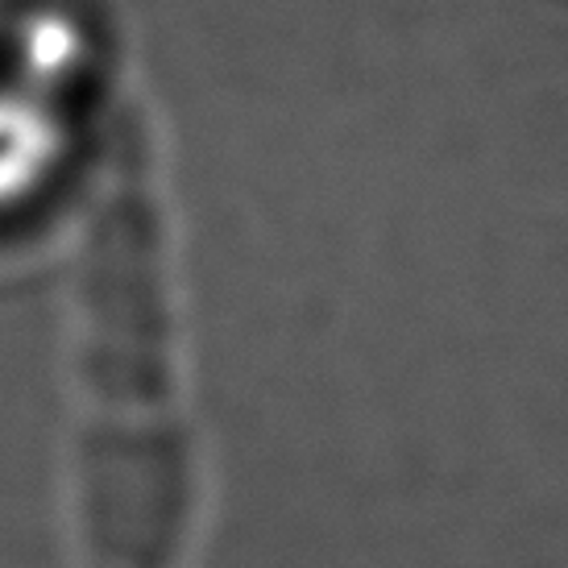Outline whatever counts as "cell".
<instances>
[{"instance_id":"obj_1","label":"cell","mask_w":568,"mask_h":568,"mask_svg":"<svg viewBox=\"0 0 568 568\" xmlns=\"http://www.w3.org/2000/svg\"><path fill=\"white\" fill-rule=\"evenodd\" d=\"M71 159V121L38 83L0 80V212L33 204Z\"/></svg>"}]
</instances>
